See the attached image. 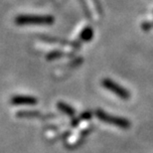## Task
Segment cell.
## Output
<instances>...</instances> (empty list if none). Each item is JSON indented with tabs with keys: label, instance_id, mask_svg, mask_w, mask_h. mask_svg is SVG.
<instances>
[{
	"label": "cell",
	"instance_id": "52a82bcc",
	"mask_svg": "<svg viewBox=\"0 0 153 153\" xmlns=\"http://www.w3.org/2000/svg\"><path fill=\"white\" fill-rule=\"evenodd\" d=\"M79 41L81 42H90L94 38V30L91 27L87 26L81 31L79 35Z\"/></svg>",
	"mask_w": 153,
	"mask_h": 153
},
{
	"label": "cell",
	"instance_id": "8fae6325",
	"mask_svg": "<svg viewBox=\"0 0 153 153\" xmlns=\"http://www.w3.org/2000/svg\"><path fill=\"white\" fill-rule=\"evenodd\" d=\"M152 27H153V22H149V21H146V22H143L141 24V28L143 30H145V31L150 30Z\"/></svg>",
	"mask_w": 153,
	"mask_h": 153
},
{
	"label": "cell",
	"instance_id": "9c48e42d",
	"mask_svg": "<svg viewBox=\"0 0 153 153\" xmlns=\"http://www.w3.org/2000/svg\"><path fill=\"white\" fill-rule=\"evenodd\" d=\"M63 56H66L65 53L61 51H52L50 52L47 56H46V59L48 61H53V60H56V59H59V58H62Z\"/></svg>",
	"mask_w": 153,
	"mask_h": 153
},
{
	"label": "cell",
	"instance_id": "ba28073f",
	"mask_svg": "<svg viewBox=\"0 0 153 153\" xmlns=\"http://www.w3.org/2000/svg\"><path fill=\"white\" fill-rule=\"evenodd\" d=\"M16 116L19 118H34L41 117L42 114L38 111H19L16 112Z\"/></svg>",
	"mask_w": 153,
	"mask_h": 153
},
{
	"label": "cell",
	"instance_id": "6da1fadb",
	"mask_svg": "<svg viewBox=\"0 0 153 153\" xmlns=\"http://www.w3.org/2000/svg\"><path fill=\"white\" fill-rule=\"evenodd\" d=\"M55 22V19L51 15H36V14H23L15 18L17 25H51Z\"/></svg>",
	"mask_w": 153,
	"mask_h": 153
},
{
	"label": "cell",
	"instance_id": "5b68a950",
	"mask_svg": "<svg viewBox=\"0 0 153 153\" xmlns=\"http://www.w3.org/2000/svg\"><path fill=\"white\" fill-rule=\"evenodd\" d=\"M57 108L60 111H62L63 114H65L66 115H68L72 118L75 117V115H76L75 108H72L71 105H69L68 103H66L64 102H59L57 103Z\"/></svg>",
	"mask_w": 153,
	"mask_h": 153
},
{
	"label": "cell",
	"instance_id": "7c38bea8",
	"mask_svg": "<svg viewBox=\"0 0 153 153\" xmlns=\"http://www.w3.org/2000/svg\"><path fill=\"white\" fill-rule=\"evenodd\" d=\"M79 121H81V118L79 117H78V118H73V120L71 121V126H73V127H76V125H78L79 123Z\"/></svg>",
	"mask_w": 153,
	"mask_h": 153
},
{
	"label": "cell",
	"instance_id": "277c9868",
	"mask_svg": "<svg viewBox=\"0 0 153 153\" xmlns=\"http://www.w3.org/2000/svg\"><path fill=\"white\" fill-rule=\"evenodd\" d=\"M10 102L13 105H36L38 103V100L37 97L32 96L17 94L11 97Z\"/></svg>",
	"mask_w": 153,
	"mask_h": 153
},
{
	"label": "cell",
	"instance_id": "7a4b0ae2",
	"mask_svg": "<svg viewBox=\"0 0 153 153\" xmlns=\"http://www.w3.org/2000/svg\"><path fill=\"white\" fill-rule=\"evenodd\" d=\"M94 114H96V116L100 121L105 122V123H108V124L114 125V126H117L120 128H123V129H127V128H129L131 125L130 121L128 120L127 118L121 117V116L111 115L106 111H102V109H100V108L96 109Z\"/></svg>",
	"mask_w": 153,
	"mask_h": 153
},
{
	"label": "cell",
	"instance_id": "8992f818",
	"mask_svg": "<svg viewBox=\"0 0 153 153\" xmlns=\"http://www.w3.org/2000/svg\"><path fill=\"white\" fill-rule=\"evenodd\" d=\"M42 39L49 43H57V44L65 45V46H71V47H74L76 49L81 47V44H79V42H68V41H65V40L59 39V38H51V37H42Z\"/></svg>",
	"mask_w": 153,
	"mask_h": 153
},
{
	"label": "cell",
	"instance_id": "30bf717a",
	"mask_svg": "<svg viewBox=\"0 0 153 153\" xmlns=\"http://www.w3.org/2000/svg\"><path fill=\"white\" fill-rule=\"evenodd\" d=\"M93 114H91V111H84L82 114L79 116V118H81V120H88V119H91Z\"/></svg>",
	"mask_w": 153,
	"mask_h": 153
},
{
	"label": "cell",
	"instance_id": "3957f363",
	"mask_svg": "<svg viewBox=\"0 0 153 153\" xmlns=\"http://www.w3.org/2000/svg\"><path fill=\"white\" fill-rule=\"evenodd\" d=\"M102 85L103 88H105L106 90L111 91L112 94H114L115 96H117L119 99L127 100L130 99V93L126 90L125 88H123L122 85H118L117 82H115L114 79H102Z\"/></svg>",
	"mask_w": 153,
	"mask_h": 153
}]
</instances>
